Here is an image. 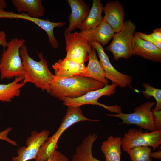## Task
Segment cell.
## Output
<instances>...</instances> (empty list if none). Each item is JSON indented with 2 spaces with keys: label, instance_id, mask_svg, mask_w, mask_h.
Wrapping results in <instances>:
<instances>
[{
  "label": "cell",
  "instance_id": "cell-15",
  "mask_svg": "<svg viewBox=\"0 0 161 161\" xmlns=\"http://www.w3.org/2000/svg\"><path fill=\"white\" fill-rule=\"evenodd\" d=\"M55 76L67 77L80 75L86 70L85 64L78 63L66 58L60 59L52 66Z\"/></svg>",
  "mask_w": 161,
  "mask_h": 161
},
{
  "label": "cell",
  "instance_id": "cell-16",
  "mask_svg": "<svg viewBox=\"0 0 161 161\" xmlns=\"http://www.w3.org/2000/svg\"><path fill=\"white\" fill-rule=\"evenodd\" d=\"M88 64L86 72L80 75L90 78L104 84H108L106 73L98 61L95 50L90 45L88 48Z\"/></svg>",
  "mask_w": 161,
  "mask_h": 161
},
{
  "label": "cell",
  "instance_id": "cell-12",
  "mask_svg": "<svg viewBox=\"0 0 161 161\" xmlns=\"http://www.w3.org/2000/svg\"><path fill=\"white\" fill-rule=\"evenodd\" d=\"M132 54L156 62L161 61V49L140 38L134 32L132 40Z\"/></svg>",
  "mask_w": 161,
  "mask_h": 161
},
{
  "label": "cell",
  "instance_id": "cell-1",
  "mask_svg": "<svg viewBox=\"0 0 161 161\" xmlns=\"http://www.w3.org/2000/svg\"><path fill=\"white\" fill-rule=\"evenodd\" d=\"M105 85L94 79L80 75L55 76L50 86L49 94L63 101L66 98L80 97L88 92L103 88Z\"/></svg>",
  "mask_w": 161,
  "mask_h": 161
},
{
  "label": "cell",
  "instance_id": "cell-8",
  "mask_svg": "<svg viewBox=\"0 0 161 161\" xmlns=\"http://www.w3.org/2000/svg\"><path fill=\"white\" fill-rule=\"evenodd\" d=\"M117 86L114 84H108L103 88L88 92L84 95L75 98H66L63 104L67 106L77 107L87 104L96 105L105 108L111 112L117 114L122 112L121 107L117 105L107 106L99 103L98 100L103 96H109L114 94Z\"/></svg>",
  "mask_w": 161,
  "mask_h": 161
},
{
  "label": "cell",
  "instance_id": "cell-21",
  "mask_svg": "<svg viewBox=\"0 0 161 161\" xmlns=\"http://www.w3.org/2000/svg\"><path fill=\"white\" fill-rule=\"evenodd\" d=\"M103 8L100 0L93 1L88 15L78 28L80 32L94 29L100 24L103 19Z\"/></svg>",
  "mask_w": 161,
  "mask_h": 161
},
{
  "label": "cell",
  "instance_id": "cell-30",
  "mask_svg": "<svg viewBox=\"0 0 161 161\" xmlns=\"http://www.w3.org/2000/svg\"><path fill=\"white\" fill-rule=\"evenodd\" d=\"M152 111L154 116L156 131L161 130V111Z\"/></svg>",
  "mask_w": 161,
  "mask_h": 161
},
{
  "label": "cell",
  "instance_id": "cell-7",
  "mask_svg": "<svg viewBox=\"0 0 161 161\" xmlns=\"http://www.w3.org/2000/svg\"><path fill=\"white\" fill-rule=\"evenodd\" d=\"M121 142V147L125 151L139 146L151 147L155 150L161 144V130L144 132L141 129L130 128L125 133Z\"/></svg>",
  "mask_w": 161,
  "mask_h": 161
},
{
  "label": "cell",
  "instance_id": "cell-11",
  "mask_svg": "<svg viewBox=\"0 0 161 161\" xmlns=\"http://www.w3.org/2000/svg\"><path fill=\"white\" fill-rule=\"evenodd\" d=\"M49 131L47 130L39 132L36 131H32L26 140V146L18 149V156L13 157L12 161H27L35 159L41 147L49 137Z\"/></svg>",
  "mask_w": 161,
  "mask_h": 161
},
{
  "label": "cell",
  "instance_id": "cell-29",
  "mask_svg": "<svg viewBox=\"0 0 161 161\" xmlns=\"http://www.w3.org/2000/svg\"><path fill=\"white\" fill-rule=\"evenodd\" d=\"M21 14H16L12 12L0 11V18L20 19Z\"/></svg>",
  "mask_w": 161,
  "mask_h": 161
},
{
  "label": "cell",
  "instance_id": "cell-6",
  "mask_svg": "<svg viewBox=\"0 0 161 161\" xmlns=\"http://www.w3.org/2000/svg\"><path fill=\"white\" fill-rule=\"evenodd\" d=\"M155 104L154 102L148 101L134 109V112L132 113L126 114L121 112L116 114L106 115L120 119L122 122L119 125H135L140 129L154 131H156L155 119L151 109Z\"/></svg>",
  "mask_w": 161,
  "mask_h": 161
},
{
  "label": "cell",
  "instance_id": "cell-22",
  "mask_svg": "<svg viewBox=\"0 0 161 161\" xmlns=\"http://www.w3.org/2000/svg\"><path fill=\"white\" fill-rule=\"evenodd\" d=\"M12 2L18 12H25L30 17L39 18L44 15L45 9L41 0H12Z\"/></svg>",
  "mask_w": 161,
  "mask_h": 161
},
{
  "label": "cell",
  "instance_id": "cell-9",
  "mask_svg": "<svg viewBox=\"0 0 161 161\" xmlns=\"http://www.w3.org/2000/svg\"><path fill=\"white\" fill-rule=\"evenodd\" d=\"M66 55L65 58L85 64L88 60L90 44L84 34L78 32H64Z\"/></svg>",
  "mask_w": 161,
  "mask_h": 161
},
{
  "label": "cell",
  "instance_id": "cell-28",
  "mask_svg": "<svg viewBox=\"0 0 161 161\" xmlns=\"http://www.w3.org/2000/svg\"><path fill=\"white\" fill-rule=\"evenodd\" d=\"M137 32L140 38L153 44L157 47L161 49V42L155 41L150 34H147L139 32Z\"/></svg>",
  "mask_w": 161,
  "mask_h": 161
},
{
  "label": "cell",
  "instance_id": "cell-4",
  "mask_svg": "<svg viewBox=\"0 0 161 161\" xmlns=\"http://www.w3.org/2000/svg\"><path fill=\"white\" fill-rule=\"evenodd\" d=\"M23 39H12L8 43L0 60V74L1 79H10L23 76V65L20 50L25 44Z\"/></svg>",
  "mask_w": 161,
  "mask_h": 161
},
{
  "label": "cell",
  "instance_id": "cell-5",
  "mask_svg": "<svg viewBox=\"0 0 161 161\" xmlns=\"http://www.w3.org/2000/svg\"><path fill=\"white\" fill-rule=\"evenodd\" d=\"M136 29L135 24L129 20L124 22L121 30L114 35L106 50L112 53L115 61L121 58L127 59L133 55L132 40Z\"/></svg>",
  "mask_w": 161,
  "mask_h": 161
},
{
  "label": "cell",
  "instance_id": "cell-35",
  "mask_svg": "<svg viewBox=\"0 0 161 161\" xmlns=\"http://www.w3.org/2000/svg\"><path fill=\"white\" fill-rule=\"evenodd\" d=\"M149 161H152V159H151V158L150 159V160H149Z\"/></svg>",
  "mask_w": 161,
  "mask_h": 161
},
{
  "label": "cell",
  "instance_id": "cell-33",
  "mask_svg": "<svg viewBox=\"0 0 161 161\" xmlns=\"http://www.w3.org/2000/svg\"><path fill=\"white\" fill-rule=\"evenodd\" d=\"M150 157L156 159L160 160L161 159V151L160 149L155 152L150 153Z\"/></svg>",
  "mask_w": 161,
  "mask_h": 161
},
{
  "label": "cell",
  "instance_id": "cell-17",
  "mask_svg": "<svg viewBox=\"0 0 161 161\" xmlns=\"http://www.w3.org/2000/svg\"><path fill=\"white\" fill-rule=\"evenodd\" d=\"M85 35L89 43L97 42L104 46L113 38L115 32L104 21H102L97 27L81 32Z\"/></svg>",
  "mask_w": 161,
  "mask_h": 161
},
{
  "label": "cell",
  "instance_id": "cell-25",
  "mask_svg": "<svg viewBox=\"0 0 161 161\" xmlns=\"http://www.w3.org/2000/svg\"><path fill=\"white\" fill-rule=\"evenodd\" d=\"M143 86L145 90L140 91L146 99H149L152 97L156 101V106L153 110L156 111L161 110V89L151 86L148 83H144Z\"/></svg>",
  "mask_w": 161,
  "mask_h": 161
},
{
  "label": "cell",
  "instance_id": "cell-20",
  "mask_svg": "<svg viewBox=\"0 0 161 161\" xmlns=\"http://www.w3.org/2000/svg\"><path fill=\"white\" fill-rule=\"evenodd\" d=\"M121 138L111 135L102 142L100 148L105 161H121Z\"/></svg>",
  "mask_w": 161,
  "mask_h": 161
},
{
  "label": "cell",
  "instance_id": "cell-14",
  "mask_svg": "<svg viewBox=\"0 0 161 161\" xmlns=\"http://www.w3.org/2000/svg\"><path fill=\"white\" fill-rule=\"evenodd\" d=\"M71 12L68 18V27L64 31L72 32L78 27L86 19L89 12L88 6L82 0H67Z\"/></svg>",
  "mask_w": 161,
  "mask_h": 161
},
{
  "label": "cell",
  "instance_id": "cell-13",
  "mask_svg": "<svg viewBox=\"0 0 161 161\" xmlns=\"http://www.w3.org/2000/svg\"><path fill=\"white\" fill-rule=\"evenodd\" d=\"M104 15L103 19L108 23L115 33L119 32L123 24L125 14L122 5L117 1H108L103 7Z\"/></svg>",
  "mask_w": 161,
  "mask_h": 161
},
{
  "label": "cell",
  "instance_id": "cell-18",
  "mask_svg": "<svg viewBox=\"0 0 161 161\" xmlns=\"http://www.w3.org/2000/svg\"><path fill=\"white\" fill-rule=\"evenodd\" d=\"M97 135L91 134L83 139L76 148L71 161H100L93 157L92 154L93 144L96 140Z\"/></svg>",
  "mask_w": 161,
  "mask_h": 161
},
{
  "label": "cell",
  "instance_id": "cell-26",
  "mask_svg": "<svg viewBox=\"0 0 161 161\" xmlns=\"http://www.w3.org/2000/svg\"><path fill=\"white\" fill-rule=\"evenodd\" d=\"M68 158L61 152L56 149L49 157L46 161H69Z\"/></svg>",
  "mask_w": 161,
  "mask_h": 161
},
{
  "label": "cell",
  "instance_id": "cell-24",
  "mask_svg": "<svg viewBox=\"0 0 161 161\" xmlns=\"http://www.w3.org/2000/svg\"><path fill=\"white\" fill-rule=\"evenodd\" d=\"M152 148L139 146L130 149L126 152L132 161H149Z\"/></svg>",
  "mask_w": 161,
  "mask_h": 161
},
{
  "label": "cell",
  "instance_id": "cell-31",
  "mask_svg": "<svg viewBox=\"0 0 161 161\" xmlns=\"http://www.w3.org/2000/svg\"><path fill=\"white\" fill-rule=\"evenodd\" d=\"M150 35L155 41L161 42V28H156Z\"/></svg>",
  "mask_w": 161,
  "mask_h": 161
},
{
  "label": "cell",
  "instance_id": "cell-10",
  "mask_svg": "<svg viewBox=\"0 0 161 161\" xmlns=\"http://www.w3.org/2000/svg\"><path fill=\"white\" fill-rule=\"evenodd\" d=\"M89 44L98 54L100 59L99 62L106 73L105 77L107 79L110 80L112 83L122 88L131 84L132 77L131 75L120 72L113 66L101 44L95 42Z\"/></svg>",
  "mask_w": 161,
  "mask_h": 161
},
{
  "label": "cell",
  "instance_id": "cell-34",
  "mask_svg": "<svg viewBox=\"0 0 161 161\" xmlns=\"http://www.w3.org/2000/svg\"><path fill=\"white\" fill-rule=\"evenodd\" d=\"M7 7L5 1L4 0H0V11L3 10Z\"/></svg>",
  "mask_w": 161,
  "mask_h": 161
},
{
  "label": "cell",
  "instance_id": "cell-32",
  "mask_svg": "<svg viewBox=\"0 0 161 161\" xmlns=\"http://www.w3.org/2000/svg\"><path fill=\"white\" fill-rule=\"evenodd\" d=\"M8 43L5 33L3 31H0V46L5 49L7 47Z\"/></svg>",
  "mask_w": 161,
  "mask_h": 161
},
{
  "label": "cell",
  "instance_id": "cell-2",
  "mask_svg": "<svg viewBox=\"0 0 161 161\" xmlns=\"http://www.w3.org/2000/svg\"><path fill=\"white\" fill-rule=\"evenodd\" d=\"M20 53L24 68L22 82L25 84L31 83L37 88L49 93L50 84L55 75L49 69L43 53L38 54L39 61L34 60L29 55L25 44L21 47Z\"/></svg>",
  "mask_w": 161,
  "mask_h": 161
},
{
  "label": "cell",
  "instance_id": "cell-23",
  "mask_svg": "<svg viewBox=\"0 0 161 161\" xmlns=\"http://www.w3.org/2000/svg\"><path fill=\"white\" fill-rule=\"evenodd\" d=\"M23 76L14 78L12 82L6 84L0 83V102H10L21 95V89L25 85L22 82Z\"/></svg>",
  "mask_w": 161,
  "mask_h": 161
},
{
  "label": "cell",
  "instance_id": "cell-19",
  "mask_svg": "<svg viewBox=\"0 0 161 161\" xmlns=\"http://www.w3.org/2000/svg\"><path fill=\"white\" fill-rule=\"evenodd\" d=\"M21 19L31 21L43 29L47 34L49 43L54 49L58 48L59 44L54 34V29L56 27H60L65 25V22H52L49 20H43L39 18H33L28 16L25 13L21 14Z\"/></svg>",
  "mask_w": 161,
  "mask_h": 161
},
{
  "label": "cell",
  "instance_id": "cell-3",
  "mask_svg": "<svg viewBox=\"0 0 161 161\" xmlns=\"http://www.w3.org/2000/svg\"><path fill=\"white\" fill-rule=\"evenodd\" d=\"M98 122L86 117L80 106H67L66 113L58 128L51 136L48 137L41 147L35 161H46L50 154L58 148V141L63 133L74 124L80 122Z\"/></svg>",
  "mask_w": 161,
  "mask_h": 161
},
{
  "label": "cell",
  "instance_id": "cell-27",
  "mask_svg": "<svg viewBox=\"0 0 161 161\" xmlns=\"http://www.w3.org/2000/svg\"><path fill=\"white\" fill-rule=\"evenodd\" d=\"M12 130L11 127H8L4 130L0 132V140L7 141L13 146H18L16 142L10 139L8 137V135Z\"/></svg>",
  "mask_w": 161,
  "mask_h": 161
}]
</instances>
